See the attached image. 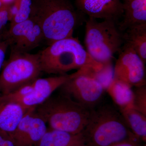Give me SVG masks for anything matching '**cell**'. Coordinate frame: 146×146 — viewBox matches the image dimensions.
I'll use <instances>...</instances> for the list:
<instances>
[{"mask_svg": "<svg viewBox=\"0 0 146 146\" xmlns=\"http://www.w3.org/2000/svg\"><path fill=\"white\" fill-rule=\"evenodd\" d=\"M70 0H32L31 17L39 25L48 46L73 36L75 29L86 21Z\"/></svg>", "mask_w": 146, "mask_h": 146, "instance_id": "obj_1", "label": "cell"}, {"mask_svg": "<svg viewBox=\"0 0 146 146\" xmlns=\"http://www.w3.org/2000/svg\"><path fill=\"white\" fill-rule=\"evenodd\" d=\"M38 54L41 70L48 74L63 75L81 68L98 72L104 67L95 61L73 36L56 41Z\"/></svg>", "mask_w": 146, "mask_h": 146, "instance_id": "obj_2", "label": "cell"}, {"mask_svg": "<svg viewBox=\"0 0 146 146\" xmlns=\"http://www.w3.org/2000/svg\"><path fill=\"white\" fill-rule=\"evenodd\" d=\"M87 146H110L139 140L127 126L120 111L110 106L92 109L82 131Z\"/></svg>", "mask_w": 146, "mask_h": 146, "instance_id": "obj_3", "label": "cell"}, {"mask_svg": "<svg viewBox=\"0 0 146 146\" xmlns=\"http://www.w3.org/2000/svg\"><path fill=\"white\" fill-rule=\"evenodd\" d=\"M35 110L50 129L78 134L86 127L91 110L62 93L50 97Z\"/></svg>", "mask_w": 146, "mask_h": 146, "instance_id": "obj_4", "label": "cell"}, {"mask_svg": "<svg viewBox=\"0 0 146 146\" xmlns=\"http://www.w3.org/2000/svg\"><path fill=\"white\" fill-rule=\"evenodd\" d=\"M85 25L86 51L95 61L103 65L111 63L114 55L119 52L124 43L123 32L112 20L98 22L89 17Z\"/></svg>", "mask_w": 146, "mask_h": 146, "instance_id": "obj_5", "label": "cell"}, {"mask_svg": "<svg viewBox=\"0 0 146 146\" xmlns=\"http://www.w3.org/2000/svg\"><path fill=\"white\" fill-rule=\"evenodd\" d=\"M42 72L38 53L11 52L0 75V95L31 83Z\"/></svg>", "mask_w": 146, "mask_h": 146, "instance_id": "obj_6", "label": "cell"}, {"mask_svg": "<svg viewBox=\"0 0 146 146\" xmlns=\"http://www.w3.org/2000/svg\"><path fill=\"white\" fill-rule=\"evenodd\" d=\"M62 93L89 110L99 102L105 89L86 69L81 68L72 74V76L61 87Z\"/></svg>", "mask_w": 146, "mask_h": 146, "instance_id": "obj_7", "label": "cell"}, {"mask_svg": "<svg viewBox=\"0 0 146 146\" xmlns=\"http://www.w3.org/2000/svg\"><path fill=\"white\" fill-rule=\"evenodd\" d=\"M145 64L133 48L124 43L113 70V78L132 87L146 85Z\"/></svg>", "mask_w": 146, "mask_h": 146, "instance_id": "obj_8", "label": "cell"}, {"mask_svg": "<svg viewBox=\"0 0 146 146\" xmlns=\"http://www.w3.org/2000/svg\"><path fill=\"white\" fill-rule=\"evenodd\" d=\"M35 108L29 109L11 136L15 146H37L48 130L46 123Z\"/></svg>", "mask_w": 146, "mask_h": 146, "instance_id": "obj_9", "label": "cell"}, {"mask_svg": "<svg viewBox=\"0 0 146 146\" xmlns=\"http://www.w3.org/2000/svg\"><path fill=\"white\" fill-rule=\"evenodd\" d=\"M72 74H63L46 78H37L32 82L31 93L15 102L30 109L35 108L46 101L55 91L60 88Z\"/></svg>", "mask_w": 146, "mask_h": 146, "instance_id": "obj_10", "label": "cell"}, {"mask_svg": "<svg viewBox=\"0 0 146 146\" xmlns=\"http://www.w3.org/2000/svg\"><path fill=\"white\" fill-rule=\"evenodd\" d=\"M77 9L89 17L112 20L118 24L123 11L121 0H75Z\"/></svg>", "mask_w": 146, "mask_h": 146, "instance_id": "obj_11", "label": "cell"}, {"mask_svg": "<svg viewBox=\"0 0 146 146\" xmlns=\"http://www.w3.org/2000/svg\"><path fill=\"white\" fill-rule=\"evenodd\" d=\"M29 109L17 102L0 100V133L11 140Z\"/></svg>", "mask_w": 146, "mask_h": 146, "instance_id": "obj_12", "label": "cell"}, {"mask_svg": "<svg viewBox=\"0 0 146 146\" xmlns=\"http://www.w3.org/2000/svg\"><path fill=\"white\" fill-rule=\"evenodd\" d=\"M123 14L118 24L122 32L130 27L146 24V0H121Z\"/></svg>", "mask_w": 146, "mask_h": 146, "instance_id": "obj_13", "label": "cell"}, {"mask_svg": "<svg viewBox=\"0 0 146 146\" xmlns=\"http://www.w3.org/2000/svg\"><path fill=\"white\" fill-rule=\"evenodd\" d=\"M37 146H87L82 133L72 134L48 129Z\"/></svg>", "mask_w": 146, "mask_h": 146, "instance_id": "obj_14", "label": "cell"}, {"mask_svg": "<svg viewBox=\"0 0 146 146\" xmlns=\"http://www.w3.org/2000/svg\"><path fill=\"white\" fill-rule=\"evenodd\" d=\"M106 89L119 110L133 108L134 93L132 86L113 78Z\"/></svg>", "mask_w": 146, "mask_h": 146, "instance_id": "obj_15", "label": "cell"}, {"mask_svg": "<svg viewBox=\"0 0 146 146\" xmlns=\"http://www.w3.org/2000/svg\"><path fill=\"white\" fill-rule=\"evenodd\" d=\"M124 43L133 48L145 64L146 63V24L130 27L123 32Z\"/></svg>", "mask_w": 146, "mask_h": 146, "instance_id": "obj_16", "label": "cell"}, {"mask_svg": "<svg viewBox=\"0 0 146 146\" xmlns=\"http://www.w3.org/2000/svg\"><path fill=\"white\" fill-rule=\"evenodd\" d=\"M132 133L140 141L146 140V116L133 108L120 110Z\"/></svg>", "mask_w": 146, "mask_h": 146, "instance_id": "obj_17", "label": "cell"}, {"mask_svg": "<svg viewBox=\"0 0 146 146\" xmlns=\"http://www.w3.org/2000/svg\"><path fill=\"white\" fill-rule=\"evenodd\" d=\"M43 40L44 34L37 23L20 42L11 47V52L29 53V51L38 46Z\"/></svg>", "mask_w": 146, "mask_h": 146, "instance_id": "obj_18", "label": "cell"}, {"mask_svg": "<svg viewBox=\"0 0 146 146\" xmlns=\"http://www.w3.org/2000/svg\"><path fill=\"white\" fill-rule=\"evenodd\" d=\"M36 22L30 17L26 21L10 25L3 40L8 42L9 46H13L25 36Z\"/></svg>", "mask_w": 146, "mask_h": 146, "instance_id": "obj_19", "label": "cell"}, {"mask_svg": "<svg viewBox=\"0 0 146 146\" xmlns=\"http://www.w3.org/2000/svg\"><path fill=\"white\" fill-rule=\"evenodd\" d=\"M32 0H19L18 11L10 21V25L26 21L31 17Z\"/></svg>", "mask_w": 146, "mask_h": 146, "instance_id": "obj_20", "label": "cell"}, {"mask_svg": "<svg viewBox=\"0 0 146 146\" xmlns=\"http://www.w3.org/2000/svg\"><path fill=\"white\" fill-rule=\"evenodd\" d=\"M133 93V108L146 116V85L136 87Z\"/></svg>", "mask_w": 146, "mask_h": 146, "instance_id": "obj_21", "label": "cell"}, {"mask_svg": "<svg viewBox=\"0 0 146 146\" xmlns=\"http://www.w3.org/2000/svg\"><path fill=\"white\" fill-rule=\"evenodd\" d=\"M33 89L32 82L25 84L15 91L6 94L0 95V100L15 102L31 93Z\"/></svg>", "mask_w": 146, "mask_h": 146, "instance_id": "obj_22", "label": "cell"}, {"mask_svg": "<svg viewBox=\"0 0 146 146\" xmlns=\"http://www.w3.org/2000/svg\"><path fill=\"white\" fill-rule=\"evenodd\" d=\"M9 22V5H3L0 7V39L3 40L8 29L7 25Z\"/></svg>", "mask_w": 146, "mask_h": 146, "instance_id": "obj_23", "label": "cell"}, {"mask_svg": "<svg viewBox=\"0 0 146 146\" xmlns=\"http://www.w3.org/2000/svg\"><path fill=\"white\" fill-rule=\"evenodd\" d=\"M9 46L8 42L5 40L0 39V70L3 65L6 52Z\"/></svg>", "mask_w": 146, "mask_h": 146, "instance_id": "obj_24", "label": "cell"}, {"mask_svg": "<svg viewBox=\"0 0 146 146\" xmlns=\"http://www.w3.org/2000/svg\"><path fill=\"white\" fill-rule=\"evenodd\" d=\"M139 140H130L118 143L110 146H141Z\"/></svg>", "mask_w": 146, "mask_h": 146, "instance_id": "obj_25", "label": "cell"}, {"mask_svg": "<svg viewBox=\"0 0 146 146\" xmlns=\"http://www.w3.org/2000/svg\"><path fill=\"white\" fill-rule=\"evenodd\" d=\"M0 146H15L12 140L0 133Z\"/></svg>", "mask_w": 146, "mask_h": 146, "instance_id": "obj_26", "label": "cell"}, {"mask_svg": "<svg viewBox=\"0 0 146 146\" xmlns=\"http://www.w3.org/2000/svg\"><path fill=\"white\" fill-rule=\"evenodd\" d=\"M15 1L16 0H1L3 5H9Z\"/></svg>", "mask_w": 146, "mask_h": 146, "instance_id": "obj_27", "label": "cell"}, {"mask_svg": "<svg viewBox=\"0 0 146 146\" xmlns=\"http://www.w3.org/2000/svg\"><path fill=\"white\" fill-rule=\"evenodd\" d=\"M2 5V3L1 2V0H0V7H1Z\"/></svg>", "mask_w": 146, "mask_h": 146, "instance_id": "obj_28", "label": "cell"}]
</instances>
